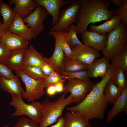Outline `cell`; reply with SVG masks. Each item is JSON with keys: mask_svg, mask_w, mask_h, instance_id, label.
Segmentation results:
<instances>
[{"mask_svg": "<svg viewBox=\"0 0 127 127\" xmlns=\"http://www.w3.org/2000/svg\"><path fill=\"white\" fill-rule=\"evenodd\" d=\"M115 69L110 64L106 74L100 81L95 83L84 100L76 106L67 107V110L79 114L89 121L103 119L108 104L104 96V89Z\"/></svg>", "mask_w": 127, "mask_h": 127, "instance_id": "cell-1", "label": "cell"}, {"mask_svg": "<svg viewBox=\"0 0 127 127\" xmlns=\"http://www.w3.org/2000/svg\"><path fill=\"white\" fill-rule=\"evenodd\" d=\"M110 3L109 0H82L75 25L77 34L87 30L91 23L108 20L116 16L109 9Z\"/></svg>", "mask_w": 127, "mask_h": 127, "instance_id": "cell-2", "label": "cell"}, {"mask_svg": "<svg viewBox=\"0 0 127 127\" xmlns=\"http://www.w3.org/2000/svg\"><path fill=\"white\" fill-rule=\"evenodd\" d=\"M64 93L54 101L47 99L41 103L42 118L39 127H47L55 122L62 116L63 111L67 105L72 103L73 98L70 94L67 98Z\"/></svg>", "mask_w": 127, "mask_h": 127, "instance_id": "cell-3", "label": "cell"}, {"mask_svg": "<svg viewBox=\"0 0 127 127\" xmlns=\"http://www.w3.org/2000/svg\"><path fill=\"white\" fill-rule=\"evenodd\" d=\"M127 41V24L121 21L115 29L107 34L106 46L102 51L103 56L110 60Z\"/></svg>", "mask_w": 127, "mask_h": 127, "instance_id": "cell-4", "label": "cell"}, {"mask_svg": "<svg viewBox=\"0 0 127 127\" xmlns=\"http://www.w3.org/2000/svg\"><path fill=\"white\" fill-rule=\"evenodd\" d=\"M82 0L71 1L69 5L67 7L60 11L58 22L56 25L51 27L50 31L68 32L70 25L77 22V15L80 8Z\"/></svg>", "mask_w": 127, "mask_h": 127, "instance_id": "cell-5", "label": "cell"}, {"mask_svg": "<svg viewBox=\"0 0 127 127\" xmlns=\"http://www.w3.org/2000/svg\"><path fill=\"white\" fill-rule=\"evenodd\" d=\"M9 104L16 109L15 111L11 114L12 116L25 115L35 122L39 124L42 118V105L40 102L34 101L27 104L22 99L12 97Z\"/></svg>", "mask_w": 127, "mask_h": 127, "instance_id": "cell-6", "label": "cell"}, {"mask_svg": "<svg viewBox=\"0 0 127 127\" xmlns=\"http://www.w3.org/2000/svg\"><path fill=\"white\" fill-rule=\"evenodd\" d=\"M67 33L62 31H55L50 30L49 34L55 40V48L51 57L49 58L43 57L45 62L51 65L56 72L62 75L64 71V64L65 60L62 47V42Z\"/></svg>", "mask_w": 127, "mask_h": 127, "instance_id": "cell-7", "label": "cell"}, {"mask_svg": "<svg viewBox=\"0 0 127 127\" xmlns=\"http://www.w3.org/2000/svg\"><path fill=\"white\" fill-rule=\"evenodd\" d=\"M96 83L89 78L69 80L64 86L63 92L66 94L70 92L73 98L72 103L78 104L84 100Z\"/></svg>", "mask_w": 127, "mask_h": 127, "instance_id": "cell-8", "label": "cell"}, {"mask_svg": "<svg viewBox=\"0 0 127 127\" xmlns=\"http://www.w3.org/2000/svg\"><path fill=\"white\" fill-rule=\"evenodd\" d=\"M17 75L19 76L24 83L26 91L24 98L28 103L35 101L45 94V79L36 80L26 74L21 69L15 70Z\"/></svg>", "mask_w": 127, "mask_h": 127, "instance_id": "cell-9", "label": "cell"}, {"mask_svg": "<svg viewBox=\"0 0 127 127\" xmlns=\"http://www.w3.org/2000/svg\"><path fill=\"white\" fill-rule=\"evenodd\" d=\"M48 15V13L43 6L37 5L33 12L22 20L37 36L44 30L43 22Z\"/></svg>", "mask_w": 127, "mask_h": 127, "instance_id": "cell-10", "label": "cell"}, {"mask_svg": "<svg viewBox=\"0 0 127 127\" xmlns=\"http://www.w3.org/2000/svg\"><path fill=\"white\" fill-rule=\"evenodd\" d=\"M71 50L72 51L71 59L77 60L88 65L101 55L99 51L84 44L76 46Z\"/></svg>", "mask_w": 127, "mask_h": 127, "instance_id": "cell-11", "label": "cell"}, {"mask_svg": "<svg viewBox=\"0 0 127 127\" xmlns=\"http://www.w3.org/2000/svg\"><path fill=\"white\" fill-rule=\"evenodd\" d=\"M6 30L19 36L29 41L36 39L37 37L31 29L25 24L21 17L17 14Z\"/></svg>", "mask_w": 127, "mask_h": 127, "instance_id": "cell-12", "label": "cell"}, {"mask_svg": "<svg viewBox=\"0 0 127 127\" xmlns=\"http://www.w3.org/2000/svg\"><path fill=\"white\" fill-rule=\"evenodd\" d=\"M81 34L84 45L99 51H102L105 48L107 34L101 35L95 32L87 30Z\"/></svg>", "mask_w": 127, "mask_h": 127, "instance_id": "cell-13", "label": "cell"}, {"mask_svg": "<svg viewBox=\"0 0 127 127\" xmlns=\"http://www.w3.org/2000/svg\"><path fill=\"white\" fill-rule=\"evenodd\" d=\"M0 87L3 91L10 93L12 97L22 99L25 91L22 87L19 76L11 79L0 77Z\"/></svg>", "mask_w": 127, "mask_h": 127, "instance_id": "cell-14", "label": "cell"}, {"mask_svg": "<svg viewBox=\"0 0 127 127\" xmlns=\"http://www.w3.org/2000/svg\"><path fill=\"white\" fill-rule=\"evenodd\" d=\"M37 5L43 6L51 16L52 20L51 27L56 25L58 21V16L61 8L63 6L70 2V0H35Z\"/></svg>", "mask_w": 127, "mask_h": 127, "instance_id": "cell-15", "label": "cell"}, {"mask_svg": "<svg viewBox=\"0 0 127 127\" xmlns=\"http://www.w3.org/2000/svg\"><path fill=\"white\" fill-rule=\"evenodd\" d=\"M1 42L11 51L26 50L28 47L29 43L25 38L6 30L2 36Z\"/></svg>", "mask_w": 127, "mask_h": 127, "instance_id": "cell-16", "label": "cell"}, {"mask_svg": "<svg viewBox=\"0 0 127 127\" xmlns=\"http://www.w3.org/2000/svg\"><path fill=\"white\" fill-rule=\"evenodd\" d=\"M109 61L104 56L95 59L89 65L87 70L88 77L90 78L104 77L107 74L109 67L110 64Z\"/></svg>", "mask_w": 127, "mask_h": 127, "instance_id": "cell-17", "label": "cell"}, {"mask_svg": "<svg viewBox=\"0 0 127 127\" xmlns=\"http://www.w3.org/2000/svg\"><path fill=\"white\" fill-rule=\"evenodd\" d=\"M8 1L10 5L15 4L13 10L22 19L31 14L37 5L35 0H10Z\"/></svg>", "mask_w": 127, "mask_h": 127, "instance_id": "cell-18", "label": "cell"}, {"mask_svg": "<svg viewBox=\"0 0 127 127\" xmlns=\"http://www.w3.org/2000/svg\"><path fill=\"white\" fill-rule=\"evenodd\" d=\"M41 54L37 51L32 45L25 50L24 66L41 68L45 63Z\"/></svg>", "mask_w": 127, "mask_h": 127, "instance_id": "cell-19", "label": "cell"}, {"mask_svg": "<svg viewBox=\"0 0 127 127\" xmlns=\"http://www.w3.org/2000/svg\"><path fill=\"white\" fill-rule=\"evenodd\" d=\"M112 107L108 112L107 120L109 122L119 113L127 111V87L122 91Z\"/></svg>", "mask_w": 127, "mask_h": 127, "instance_id": "cell-20", "label": "cell"}, {"mask_svg": "<svg viewBox=\"0 0 127 127\" xmlns=\"http://www.w3.org/2000/svg\"><path fill=\"white\" fill-rule=\"evenodd\" d=\"M64 118V127H92L89 120L77 113L68 112Z\"/></svg>", "mask_w": 127, "mask_h": 127, "instance_id": "cell-21", "label": "cell"}, {"mask_svg": "<svg viewBox=\"0 0 127 127\" xmlns=\"http://www.w3.org/2000/svg\"><path fill=\"white\" fill-rule=\"evenodd\" d=\"M121 17L115 16L105 23L99 25H92L89 28L90 31L104 35L112 31L118 25L121 21Z\"/></svg>", "mask_w": 127, "mask_h": 127, "instance_id": "cell-22", "label": "cell"}, {"mask_svg": "<svg viewBox=\"0 0 127 127\" xmlns=\"http://www.w3.org/2000/svg\"><path fill=\"white\" fill-rule=\"evenodd\" d=\"M25 50H17L11 51L10 56L5 64L12 70L22 69L24 66Z\"/></svg>", "mask_w": 127, "mask_h": 127, "instance_id": "cell-23", "label": "cell"}, {"mask_svg": "<svg viewBox=\"0 0 127 127\" xmlns=\"http://www.w3.org/2000/svg\"><path fill=\"white\" fill-rule=\"evenodd\" d=\"M111 64L116 67L127 71V44L124 45L110 60Z\"/></svg>", "mask_w": 127, "mask_h": 127, "instance_id": "cell-24", "label": "cell"}, {"mask_svg": "<svg viewBox=\"0 0 127 127\" xmlns=\"http://www.w3.org/2000/svg\"><path fill=\"white\" fill-rule=\"evenodd\" d=\"M121 92L113 83L111 78L105 86L104 95L108 104H113L120 96Z\"/></svg>", "mask_w": 127, "mask_h": 127, "instance_id": "cell-25", "label": "cell"}, {"mask_svg": "<svg viewBox=\"0 0 127 127\" xmlns=\"http://www.w3.org/2000/svg\"><path fill=\"white\" fill-rule=\"evenodd\" d=\"M10 6L4 2H1L0 4V13L3 20L2 24L6 29L12 22L16 15Z\"/></svg>", "mask_w": 127, "mask_h": 127, "instance_id": "cell-26", "label": "cell"}, {"mask_svg": "<svg viewBox=\"0 0 127 127\" xmlns=\"http://www.w3.org/2000/svg\"><path fill=\"white\" fill-rule=\"evenodd\" d=\"M111 79L113 83L117 86L121 92L127 87L124 71L121 68L116 67Z\"/></svg>", "mask_w": 127, "mask_h": 127, "instance_id": "cell-27", "label": "cell"}, {"mask_svg": "<svg viewBox=\"0 0 127 127\" xmlns=\"http://www.w3.org/2000/svg\"><path fill=\"white\" fill-rule=\"evenodd\" d=\"M89 65L79 62L78 60L71 59L65 60L64 64V71L75 72L87 70Z\"/></svg>", "mask_w": 127, "mask_h": 127, "instance_id": "cell-28", "label": "cell"}, {"mask_svg": "<svg viewBox=\"0 0 127 127\" xmlns=\"http://www.w3.org/2000/svg\"><path fill=\"white\" fill-rule=\"evenodd\" d=\"M21 69L27 75L35 80L45 79L48 76L43 73L41 68L39 67L24 66Z\"/></svg>", "mask_w": 127, "mask_h": 127, "instance_id": "cell-29", "label": "cell"}, {"mask_svg": "<svg viewBox=\"0 0 127 127\" xmlns=\"http://www.w3.org/2000/svg\"><path fill=\"white\" fill-rule=\"evenodd\" d=\"M77 35L75 25L72 24L65 37L67 42L71 49L76 46L83 44L79 39Z\"/></svg>", "mask_w": 127, "mask_h": 127, "instance_id": "cell-30", "label": "cell"}, {"mask_svg": "<svg viewBox=\"0 0 127 127\" xmlns=\"http://www.w3.org/2000/svg\"><path fill=\"white\" fill-rule=\"evenodd\" d=\"M45 79V87L46 88L50 85H55L59 82H64L66 81V79L63 75L54 71L50 75L48 76Z\"/></svg>", "mask_w": 127, "mask_h": 127, "instance_id": "cell-31", "label": "cell"}, {"mask_svg": "<svg viewBox=\"0 0 127 127\" xmlns=\"http://www.w3.org/2000/svg\"><path fill=\"white\" fill-rule=\"evenodd\" d=\"M63 75L69 80L74 79L83 80L88 77L87 70L75 72L64 71Z\"/></svg>", "mask_w": 127, "mask_h": 127, "instance_id": "cell-32", "label": "cell"}, {"mask_svg": "<svg viewBox=\"0 0 127 127\" xmlns=\"http://www.w3.org/2000/svg\"><path fill=\"white\" fill-rule=\"evenodd\" d=\"M123 5L121 7L113 10L115 15L121 17V21L127 24V0H123Z\"/></svg>", "mask_w": 127, "mask_h": 127, "instance_id": "cell-33", "label": "cell"}, {"mask_svg": "<svg viewBox=\"0 0 127 127\" xmlns=\"http://www.w3.org/2000/svg\"><path fill=\"white\" fill-rule=\"evenodd\" d=\"M13 127H39V126L30 118L22 117L16 121Z\"/></svg>", "mask_w": 127, "mask_h": 127, "instance_id": "cell-34", "label": "cell"}, {"mask_svg": "<svg viewBox=\"0 0 127 127\" xmlns=\"http://www.w3.org/2000/svg\"><path fill=\"white\" fill-rule=\"evenodd\" d=\"M12 70L6 64L0 62V77L6 79H11L16 76Z\"/></svg>", "mask_w": 127, "mask_h": 127, "instance_id": "cell-35", "label": "cell"}, {"mask_svg": "<svg viewBox=\"0 0 127 127\" xmlns=\"http://www.w3.org/2000/svg\"><path fill=\"white\" fill-rule=\"evenodd\" d=\"M11 51L2 42L0 43V62L5 63L11 55Z\"/></svg>", "mask_w": 127, "mask_h": 127, "instance_id": "cell-36", "label": "cell"}, {"mask_svg": "<svg viewBox=\"0 0 127 127\" xmlns=\"http://www.w3.org/2000/svg\"><path fill=\"white\" fill-rule=\"evenodd\" d=\"M62 47L64 53L65 60L71 59L72 56V51L67 42L65 37L62 40Z\"/></svg>", "mask_w": 127, "mask_h": 127, "instance_id": "cell-37", "label": "cell"}, {"mask_svg": "<svg viewBox=\"0 0 127 127\" xmlns=\"http://www.w3.org/2000/svg\"><path fill=\"white\" fill-rule=\"evenodd\" d=\"M41 69L43 73L47 76L50 75L53 71H55L51 65L46 62Z\"/></svg>", "mask_w": 127, "mask_h": 127, "instance_id": "cell-38", "label": "cell"}, {"mask_svg": "<svg viewBox=\"0 0 127 127\" xmlns=\"http://www.w3.org/2000/svg\"><path fill=\"white\" fill-rule=\"evenodd\" d=\"M46 92L47 94L50 96H52L56 93L54 85H50L46 87Z\"/></svg>", "mask_w": 127, "mask_h": 127, "instance_id": "cell-39", "label": "cell"}, {"mask_svg": "<svg viewBox=\"0 0 127 127\" xmlns=\"http://www.w3.org/2000/svg\"><path fill=\"white\" fill-rule=\"evenodd\" d=\"M65 119L62 116L58 119L56 123L50 127H64Z\"/></svg>", "mask_w": 127, "mask_h": 127, "instance_id": "cell-40", "label": "cell"}, {"mask_svg": "<svg viewBox=\"0 0 127 127\" xmlns=\"http://www.w3.org/2000/svg\"><path fill=\"white\" fill-rule=\"evenodd\" d=\"M64 82H59L54 85L56 93L63 92L64 87Z\"/></svg>", "mask_w": 127, "mask_h": 127, "instance_id": "cell-41", "label": "cell"}, {"mask_svg": "<svg viewBox=\"0 0 127 127\" xmlns=\"http://www.w3.org/2000/svg\"><path fill=\"white\" fill-rule=\"evenodd\" d=\"M113 3L118 8L121 7L123 5V0H109Z\"/></svg>", "mask_w": 127, "mask_h": 127, "instance_id": "cell-42", "label": "cell"}, {"mask_svg": "<svg viewBox=\"0 0 127 127\" xmlns=\"http://www.w3.org/2000/svg\"><path fill=\"white\" fill-rule=\"evenodd\" d=\"M6 28L2 23H0V43L1 42L2 36L6 30Z\"/></svg>", "mask_w": 127, "mask_h": 127, "instance_id": "cell-43", "label": "cell"}, {"mask_svg": "<svg viewBox=\"0 0 127 127\" xmlns=\"http://www.w3.org/2000/svg\"><path fill=\"white\" fill-rule=\"evenodd\" d=\"M2 127H10L8 126H2Z\"/></svg>", "mask_w": 127, "mask_h": 127, "instance_id": "cell-44", "label": "cell"}, {"mask_svg": "<svg viewBox=\"0 0 127 127\" xmlns=\"http://www.w3.org/2000/svg\"><path fill=\"white\" fill-rule=\"evenodd\" d=\"M1 2H2V0H0V4L1 3ZM0 23H1V21H0Z\"/></svg>", "mask_w": 127, "mask_h": 127, "instance_id": "cell-45", "label": "cell"}]
</instances>
